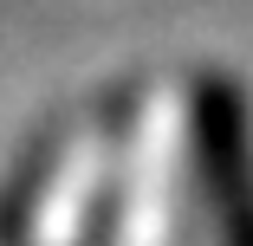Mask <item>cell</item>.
I'll return each instance as SVG.
<instances>
[{
  "instance_id": "cell-1",
  "label": "cell",
  "mask_w": 253,
  "mask_h": 246,
  "mask_svg": "<svg viewBox=\"0 0 253 246\" xmlns=\"http://www.w3.org/2000/svg\"><path fill=\"white\" fill-rule=\"evenodd\" d=\"M188 123H195V162L208 181V214L221 246H253V130L240 91L227 78H195Z\"/></svg>"
}]
</instances>
